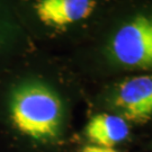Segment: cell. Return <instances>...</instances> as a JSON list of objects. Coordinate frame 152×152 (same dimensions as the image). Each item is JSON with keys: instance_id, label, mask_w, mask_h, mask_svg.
Wrapping results in <instances>:
<instances>
[{"instance_id": "obj_3", "label": "cell", "mask_w": 152, "mask_h": 152, "mask_svg": "<svg viewBox=\"0 0 152 152\" xmlns=\"http://www.w3.org/2000/svg\"><path fill=\"white\" fill-rule=\"evenodd\" d=\"M115 0H14L23 26L38 49L86 42Z\"/></svg>"}, {"instance_id": "obj_2", "label": "cell", "mask_w": 152, "mask_h": 152, "mask_svg": "<svg viewBox=\"0 0 152 152\" xmlns=\"http://www.w3.org/2000/svg\"><path fill=\"white\" fill-rule=\"evenodd\" d=\"M68 60L80 77L109 79L152 72V0H115Z\"/></svg>"}, {"instance_id": "obj_6", "label": "cell", "mask_w": 152, "mask_h": 152, "mask_svg": "<svg viewBox=\"0 0 152 152\" xmlns=\"http://www.w3.org/2000/svg\"><path fill=\"white\" fill-rule=\"evenodd\" d=\"M85 135L89 144L114 148L130 135L129 122L121 115L100 110L92 115L85 127Z\"/></svg>"}, {"instance_id": "obj_4", "label": "cell", "mask_w": 152, "mask_h": 152, "mask_svg": "<svg viewBox=\"0 0 152 152\" xmlns=\"http://www.w3.org/2000/svg\"><path fill=\"white\" fill-rule=\"evenodd\" d=\"M96 102L103 110L116 113L127 122H149L152 120V72L109 78L102 86Z\"/></svg>"}, {"instance_id": "obj_5", "label": "cell", "mask_w": 152, "mask_h": 152, "mask_svg": "<svg viewBox=\"0 0 152 152\" xmlns=\"http://www.w3.org/2000/svg\"><path fill=\"white\" fill-rule=\"evenodd\" d=\"M36 49L17 15L14 0H0V73Z\"/></svg>"}, {"instance_id": "obj_1", "label": "cell", "mask_w": 152, "mask_h": 152, "mask_svg": "<svg viewBox=\"0 0 152 152\" xmlns=\"http://www.w3.org/2000/svg\"><path fill=\"white\" fill-rule=\"evenodd\" d=\"M79 78L69 60L38 48L0 73V140L8 152L59 144Z\"/></svg>"}, {"instance_id": "obj_7", "label": "cell", "mask_w": 152, "mask_h": 152, "mask_svg": "<svg viewBox=\"0 0 152 152\" xmlns=\"http://www.w3.org/2000/svg\"><path fill=\"white\" fill-rule=\"evenodd\" d=\"M79 152H117L114 148H105L95 145V144H87L80 149Z\"/></svg>"}]
</instances>
